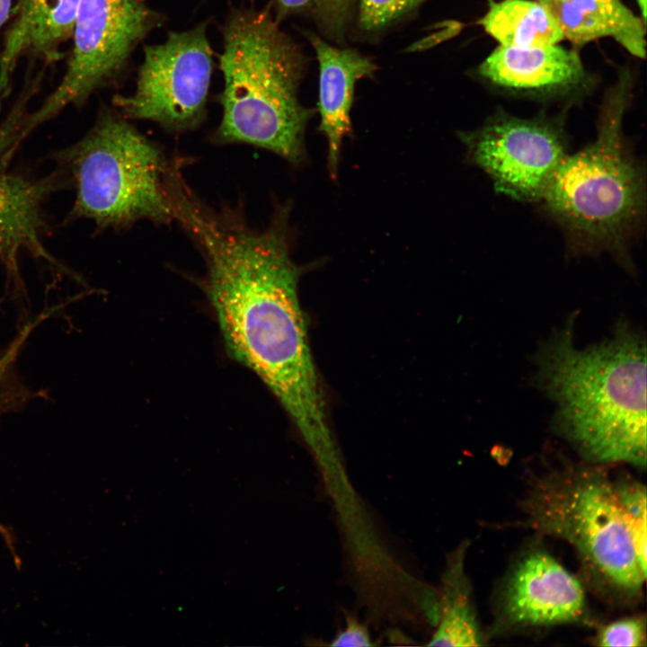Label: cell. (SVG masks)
Returning <instances> with one entry per match:
<instances>
[{
  "label": "cell",
  "instance_id": "5b68a950",
  "mask_svg": "<svg viewBox=\"0 0 647 647\" xmlns=\"http://www.w3.org/2000/svg\"><path fill=\"white\" fill-rule=\"evenodd\" d=\"M605 465L564 461L533 477L521 502L519 523L566 541L591 584L606 597L637 600L643 572L614 480Z\"/></svg>",
  "mask_w": 647,
  "mask_h": 647
},
{
  "label": "cell",
  "instance_id": "ac0fdd59",
  "mask_svg": "<svg viewBox=\"0 0 647 647\" xmlns=\"http://www.w3.org/2000/svg\"><path fill=\"white\" fill-rule=\"evenodd\" d=\"M614 484L639 564L646 574V487L627 476L614 480Z\"/></svg>",
  "mask_w": 647,
  "mask_h": 647
},
{
  "label": "cell",
  "instance_id": "7a4b0ae2",
  "mask_svg": "<svg viewBox=\"0 0 647 647\" xmlns=\"http://www.w3.org/2000/svg\"><path fill=\"white\" fill-rule=\"evenodd\" d=\"M572 315L539 347L536 382L554 404L555 432L583 462L646 466V343L626 321L580 349Z\"/></svg>",
  "mask_w": 647,
  "mask_h": 647
},
{
  "label": "cell",
  "instance_id": "d6986e66",
  "mask_svg": "<svg viewBox=\"0 0 647 647\" xmlns=\"http://www.w3.org/2000/svg\"><path fill=\"white\" fill-rule=\"evenodd\" d=\"M424 1L359 0V26L365 31H380L416 9Z\"/></svg>",
  "mask_w": 647,
  "mask_h": 647
},
{
  "label": "cell",
  "instance_id": "ba28073f",
  "mask_svg": "<svg viewBox=\"0 0 647 647\" xmlns=\"http://www.w3.org/2000/svg\"><path fill=\"white\" fill-rule=\"evenodd\" d=\"M207 24L171 31L164 42L145 48L135 91L113 98L124 118L151 120L173 131L202 122L213 65Z\"/></svg>",
  "mask_w": 647,
  "mask_h": 647
},
{
  "label": "cell",
  "instance_id": "9a60e30c",
  "mask_svg": "<svg viewBox=\"0 0 647 647\" xmlns=\"http://www.w3.org/2000/svg\"><path fill=\"white\" fill-rule=\"evenodd\" d=\"M468 542L464 541L447 557L442 576L439 625L430 646H481L485 644L475 609L471 582L465 571Z\"/></svg>",
  "mask_w": 647,
  "mask_h": 647
},
{
  "label": "cell",
  "instance_id": "8992f818",
  "mask_svg": "<svg viewBox=\"0 0 647 647\" xmlns=\"http://www.w3.org/2000/svg\"><path fill=\"white\" fill-rule=\"evenodd\" d=\"M68 162L74 215L112 227L174 220L170 189L178 164L122 116L102 114L69 151Z\"/></svg>",
  "mask_w": 647,
  "mask_h": 647
},
{
  "label": "cell",
  "instance_id": "7c38bea8",
  "mask_svg": "<svg viewBox=\"0 0 647 647\" xmlns=\"http://www.w3.org/2000/svg\"><path fill=\"white\" fill-rule=\"evenodd\" d=\"M319 64V129L328 143V168L335 176L341 147L351 133L350 109L356 83L373 75L375 63L353 49L334 47L318 35L306 31Z\"/></svg>",
  "mask_w": 647,
  "mask_h": 647
},
{
  "label": "cell",
  "instance_id": "3957f363",
  "mask_svg": "<svg viewBox=\"0 0 647 647\" xmlns=\"http://www.w3.org/2000/svg\"><path fill=\"white\" fill-rule=\"evenodd\" d=\"M222 34L224 89L216 141L249 144L300 164L306 159V128L314 114L298 100L303 52L269 8L233 9Z\"/></svg>",
  "mask_w": 647,
  "mask_h": 647
},
{
  "label": "cell",
  "instance_id": "ffe728a7",
  "mask_svg": "<svg viewBox=\"0 0 647 647\" xmlns=\"http://www.w3.org/2000/svg\"><path fill=\"white\" fill-rule=\"evenodd\" d=\"M646 618L644 615L623 617L598 628L594 643L598 646H646Z\"/></svg>",
  "mask_w": 647,
  "mask_h": 647
},
{
  "label": "cell",
  "instance_id": "5bb4252c",
  "mask_svg": "<svg viewBox=\"0 0 647 647\" xmlns=\"http://www.w3.org/2000/svg\"><path fill=\"white\" fill-rule=\"evenodd\" d=\"M79 4L80 0H19L0 54V100L21 56L31 53L51 59L72 36Z\"/></svg>",
  "mask_w": 647,
  "mask_h": 647
},
{
  "label": "cell",
  "instance_id": "2e32d148",
  "mask_svg": "<svg viewBox=\"0 0 647 647\" xmlns=\"http://www.w3.org/2000/svg\"><path fill=\"white\" fill-rule=\"evenodd\" d=\"M479 23L499 45L535 48L564 40L554 19L536 0L491 1Z\"/></svg>",
  "mask_w": 647,
  "mask_h": 647
},
{
  "label": "cell",
  "instance_id": "8fae6325",
  "mask_svg": "<svg viewBox=\"0 0 647 647\" xmlns=\"http://www.w3.org/2000/svg\"><path fill=\"white\" fill-rule=\"evenodd\" d=\"M478 74L504 93L539 100L575 101L588 93L593 83L577 50L559 44L499 45L479 66Z\"/></svg>",
  "mask_w": 647,
  "mask_h": 647
},
{
  "label": "cell",
  "instance_id": "4fadbf2b",
  "mask_svg": "<svg viewBox=\"0 0 647 647\" xmlns=\"http://www.w3.org/2000/svg\"><path fill=\"white\" fill-rule=\"evenodd\" d=\"M574 46L611 38L631 55L644 58L645 27L621 0H537Z\"/></svg>",
  "mask_w": 647,
  "mask_h": 647
},
{
  "label": "cell",
  "instance_id": "9c48e42d",
  "mask_svg": "<svg viewBox=\"0 0 647 647\" xmlns=\"http://www.w3.org/2000/svg\"><path fill=\"white\" fill-rule=\"evenodd\" d=\"M459 137L467 158L488 175L496 191L524 202L540 201L569 153L561 116L521 118L499 111Z\"/></svg>",
  "mask_w": 647,
  "mask_h": 647
},
{
  "label": "cell",
  "instance_id": "52a82bcc",
  "mask_svg": "<svg viewBox=\"0 0 647 647\" xmlns=\"http://www.w3.org/2000/svg\"><path fill=\"white\" fill-rule=\"evenodd\" d=\"M162 22L143 0H80L66 73L25 122L22 135L65 107L85 101L123 68L137 45Z\"/></svg>",
  "mask_w": 647,
  "mask_h": 647
},
{
  "label": "cell",
  "instance_id": "cb8c5ba5",
  "mask_svg": "<svg viewBox=\"0 0 647 647\" xmlns=\"http://www.w3.org/2000/svg\"><path fill=\"white\" fill-rule=\"evenodd\" d=\"M635 1L641 11V17L643 20V22H646V13H647L646 0H635Z\"/></svg>",
  "mask_w": 647,
  "mask_h": 647
},
{
  "label": "cell",
  "instance_id": "e0dca14e",
  "mask_svg": "<svg viewBox=\"0 0 647 647\" xmlns=\"http://www.w3.org/2000/svg\"><path fill=\"white\" fill-rule=\"evenodd\" d=\"M276 20L301 15L312 20L328 39L341 42L351 22L356 0H273Z\"/></svg>",
  "mask_w": 647,
  "mask_h": 647
},
{
  "label": "cell",
  "instance_id": "603a6c76",
  "mask_svg": "<svg viewBox=\"0 0 647 647\" xmlns=\"http://www.w3.org/2000/svg\"><path fill=\"white\" fill-rule=\"evenodd\" d=\"M12 0H0V27L8 18Z\"/></svg>",
  "mask_w": 647,
  "mask_h": 647
},
{
  "label": "cell",
  "instance_id": "7402d4cb",
  "mask_svg": "<svg viewBox=\"0 0 647 647\" xmlns=\"http://www.w3.org/2000/svg\"><path fill=\"white\" fill-rule=\"evenodd\" d=\"M19 404V394L15 383L7 368L0 362V417L15 411Z\"/></svg>",
  "mask_w": 647,
  "mask_h": 647
},
{
  "label": "cell",
  "instance_id": "44dd1931",
  "mask_svg": "<svg viewBox=\"0 0 647 647\" xmlns=\"http://www.w3.org/2000/svg\"><path fill=\"white\" fill-rule=\"evenodd\" d=\"M332 646H371L369 632L353 616H346L345 627L337 633L330 643Z\"/></svg>",
  "mask_w": 647,
  "mask_h": 647
},
{
  "label": "cell",
  "instance_id": "6da1fadb",
  "mask_svg": "<svg viewBox=\"0 0 647 647\" xmlns=\"http://www.w3.org/2000/svg\"><path fill=\"white\" fill-rule=\"evenodd\" d=\"M177 220L206 263L203 288L228 354L255 374L280 403L315 454L334 447L310 350L291 258L288 208L264 229L235 210H216L190 188L173 201Z\"/></svg>",
  "mask_w": 647,
  "mask_h": 647
},
{
  "label": "cell",
  "instance_id": "30bf717a",
  "mask_svg": "<svg viewBox=\"0 0 647 647\" xmlns=\"http://www.w3.org/2000/svg\"><path fill=\"white\" fill-rule=\"evenodd\" d=\"M494 611L493 634L592 623L581 581L538 546L513 562L497 591Z\"/></svg>",
  "mask_w": 647,
  "mask_h": 647
},
{
  "label": "cell",
  "instance_id": "277c9868",
  "mask_svg": "<svg viewBox=\"0 0 647 647\" xmlns=\"http://www.w3.org/2000/svg\"><path fill=\"white\" fill-rule=\"evenodd\" d=\"M633 79L619 73L606 93L595 138L560 164L539 202L582 252H608L627 262L643 224L645 173L629 149L623 122Z\"/></svg>",
  "mask_w": 647,
  "mask_h": 647
}]
</instances>
